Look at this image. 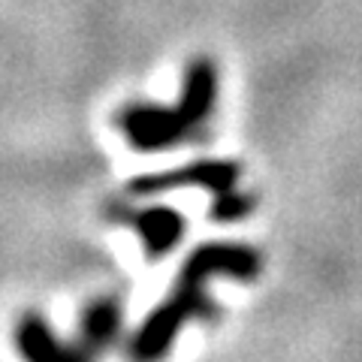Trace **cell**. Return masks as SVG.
<instances>
[{
    "label": "cell",
    "instance_id": "1",
    "mask_svg": "<svg viewBox=\"0 0 362 362\" xmlns=\"http://www.w3.org/2000/svg\"><path fill=\"white\" fill-rule=\"evenodd\" d=\"M263 259L254 247L235 245V242H206L199 245L194 254L185 259L175 290L163 305H157L154 314L142 323V329L133 335L130 354L136 359H154L163 356L173 347L175 335L181 332V326L194 317H211L214 305L206 296V281L209 278H235V281H251L259 275Z\"/></svg>",
    "mask_w": 362,
    "mask_h": 362
},
{
    "label": "cell",
    "instance_id": "2",
    "mask_svg": "<svg viewBox=\"0 0 362 362\" xmlns=\"http://www.w3.org/2000/svg\"><path fill=\"white\" fill-rule=\"evenodd\" d=\"M118 124L127 142L136 151H166L194 136L190 124L178 112V106H148V103H133L118 115Z\"/></svg>",
    "mask_w": 362,
    "mask_h": 362
},
{
    "label": "cell",
    "instance_id": "3",
    "mask_svg": "<svg viewBox=\"0 0 362 362\" xmlns=\"http://www.w3.org/2000/svg\"><path fill=\"white\" fill-rule=\"evenodd\" d=\"M239 175L242 166L233 160H197L169 173H157V175H142L130 181V197H154V194H166L173 187H185V185H197L211 190V197H223L230 190H239Z\"/></svg>",
    "mask_w": 362,
    "mask_h": 362
},
{
    "label": "cell",
    "instance_id": "4",
    "mask_svg": "<svg viewBox=\"0 0 362 362\" xmlns=\"http://www.w3.org/2000/svg\"><path fill=\"white\" fill-rule=\"evenodd\" d=\"M118 221L133 226L136 235L142 242V251L148 254V259H160L166 254H173L181 235H185V218L175 209L166 206H151V209H121Z\"/></svg>",
    "mask_w": 362,
    "mask_h": 362
},
{
    "label": "cell",
    "instance_id": "5",
    "mask_svg": "<svg viewBox=\"0 0 362 362\" xmlns=\"http://www.w3.org/2000/svg\"><path fill=\"white\" fill-rule=\"evenodd\" d=\"M214 100H218V66L209 58L190 61L185 73V85H181L178 112L185 115V121L190 124L194 133L211 118Z\"/></svg>",
    "mask_w": 362,
    "mask_h": 362
},
{
    "label": "cell",
    "instance_id": "6",
    "mask_svg": "<svg viewBox=\"0 0 362 362\" xmlns=\"http://www.w3.org/2000/svg\"><path fill=\"white\" fill-rule=\"evenodd\" d=\"M16 347L21 356L33 362H58V359H82L78 347H64L52 326L40 314H25L16 326Z\"/></svg>",
    "mask_w": 362,
    "mask_h": 362
},
{
    "label": "cell",
    "instance_id": "7",
    "mask_svg": "<svg viewBox=\"0 0 362 362\" xmlns=\"http://www.w3.org/2000/svg\"><path fill=\"white\" fill-rule=\"evenodd\" d=\"M121 329V308L115 299H97L90 302L82 314V329H78V354L82 359L100 354L103 347L115 341Z\"/></svg>",
    "mask_w": 362,
    "mask_h": 362
},
{
    "label": "cell",
    "instance_id": "8",
    "mask_svg": "<svg viewBox=\"0 0 362 362\" xmlns=\"http://www.w3.org/2000/svg\"><path fill=\"white\" fill-rule=\"evenodd\" d=\"M254 197L251 194H239V190H230L223 197H214L211 202V221H221V223H233V221H242L251 214L254 209Z\"/></svg>",
    "mask_w": 362,
    "mask_h": 362
}]
</instances>
